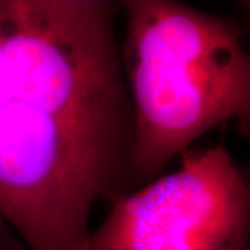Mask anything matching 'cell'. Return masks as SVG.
<instances>
[{
  "mask_svg": "<svg viewBox=\"0 0 250 250\" xmlns=\"http://www.w3.org/2000/svg\"><path fill=\"white\" fill-rule=\"evenodd\" d=\"M121 62L134 116L129 190L206 132L250 126V54L231 18L174 0H125Z\"/></svg>",
  "mask_w": 250,
  "mask_h": 250,
  "instance_id": "cell-1",
  "label": "cell"
},
{
  "mask_svg": "<svg viewBox=\"0 0 250 250\" xmlns=\"http://www.w3.org/2000/svg\"><path fill=\"white\" fill-rule=\"evenodd\" d=\"M126 192L124 177L52 117L16 100L0 107V220L28 250H90L95 203Z\"/></svg>",
  "mask_w": 250,
  "mask_h": 250,
  "instance_id": "cell-3",
  "label": "cell"
},
{
  "mask_svg": "<svg viewBox=\"0 0 250 250\" xmlns=\"http://www.w3.org/2000/svg\"><path fill=\"white\" fill-rule=\"evenodd\" d=\"M121 1L1 0L11 100L78 135L126 182L134 116L117 39Z\"/></svg>",
  "mask_w": 250,
  "mask_h": 250,
  "instance_id": "cell-2",
  "label": "cell"
},
{
  "mask_svg": "<svg viewBox=\"0 0 250 250\" xmlns=\"http://www.w3.org/2000/svg\"><path fill=\"white\" fill-rule=\"evenodd\" d=\"M4 28H3V17H1V0H0V107L11 100L9 90V80H7V67L4 57Z\"/></svg>",
  "mask_w": 250,
  "mask_h": 250,
  "instance_id": "cell-5",
  "label": "cell"
},
{
  "mask_svg": "<svg viewBox=\"0 0 250 250\" xmlns=\"http://www.w3.org/2000/svg\"><path fill=\"white\" fill-rule=\"evenodd\" d=\"M90 250H250V185L218 143L188 149L181 166L110 200Z\"/></svg>",
  "mask_w": 250,
  "mask_h": 250,
  "instance_id": "cell-4",
  "label": "cell"
}]
</instances>
